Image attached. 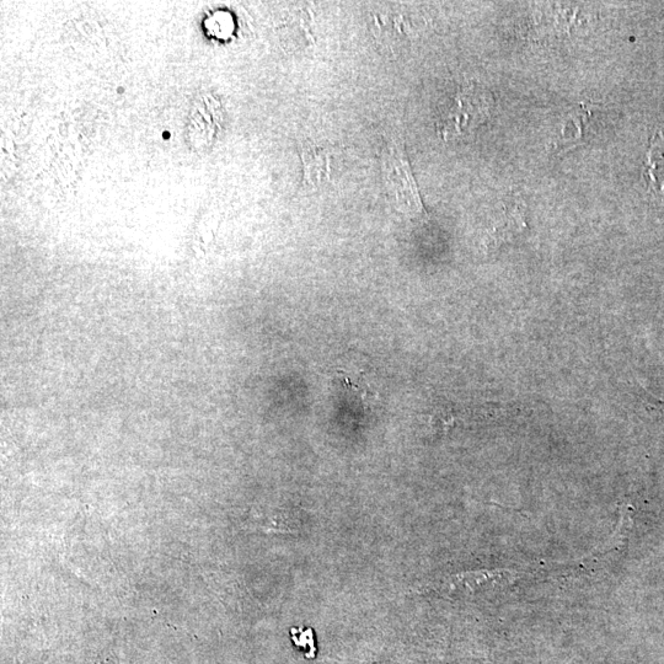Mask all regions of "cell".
Returning <instances> with one entry per match:
<instances>
[{
  "label": "cell",
  "instance_id": "cell-3",
  "mask_svg": "<svg viewBox=\"0 0 664 664\" xmlns=\"http://www.w3.org/2000/svg\"><path fill=\"white\" fill-rule=\"evenodd\" d=\"M523 575L524 572L512 569L465 571L444 578L438 589L458 596H473L483 589L510 586Z\"/></svg>",
  "mask_w": 664,
  "mask_h": 664
},
{
  "label": "cell",
  "instance_id": "cell-1",
  "mask_svg": "<svg viewBox=\"0 0 664 664\" xmlns=\"http://www.w3.org/2000/svg\"><path fill=\"white\" fill-rule=\"evenodd\" d=\"M494 105V95L483 85L460 84L439 106L438 135L447 142L468 138L490 119Z\"/></svg>",
  "mask_w": 664,
  "mask_h": 664
},
{
  "label": "cell",
  "instance_id": "cell-2",
  "mask_svg": "<svg viewBox=\"0 0 664 664\" xmlns=\"http://www.w3.org/2000/svg\"><path fill=\"white\" fill-rule=\"evenodd\" d=\"M385 190L396 210L409 217L425 213L403 142L399 139L385 144L382 157Z\"/></svg>",
  "mask_w": 664,
  "mask_h": 664
},
{
  "label": "cell",
  "instance_id": "cell-6",
  "mask_svg": "<svg viewBox=\"0 0 664 664\" xmlns=\"http://www.w3.org/2000/svg\"><path fill=\"white\" fill-rule=\"evenodd\" d=\"M501 226L496 229L495 237L498 240L510 239L514 234L522 232L527 227L526 214H524L522 205L517 202H508L503 212Z\"/></svg>",
  "mask_w": 664,
  "mask_h": 664
},
{
  "label": "cell",
  "instance_id": "cell-5",
  "mask_svg": "<svg viewBox=\"0 0 664 664\" xmlns=\"http://www.w3.org/2000/svg\"><path fill=\"white\" fill-rule=\"evenodd\" d=\"M644 178L652 194L664 196V135L662 132H657L650 139Z\"/></svg>",
  "mask_w": 664,
  "mask_h": 664
},
{
  "label": "cell",
  "instance_id": "cell-8",
  "mask_svg": "<svg viewBox=\"0 0 664 664\" xmlns=\"http://www.w3.org/2000/svg\"><path fill=\"white\" fill-rule=\"evenodd\" d=\"M122 91H125V89L119 88V93H122Z\"/></svg>",
  "mask_w": 664,
  "mask_h": 664
},
{
  "label": "cell",
  "instance_id": "cell-4",
  "mask_svg": "<svg viewBox=\"0 0 664 664\" xmlns=\"http://www.w3.org/2000/svg\"><path fill=\"white\" fill-rule=\"evenodd\" d=\"M303 162V186L320 189L331 179L332 159L330 152L314 143L301 144Z\"/></svg>",
  "mask_w": 664,
  "mask_h": 664
},
{
  "label": "cell",
  "instance_id": "cell-7",
  "mask_svg": "<svg viewBox=\"0 0 664 664\" xmlns=\"http://www.w3.org/2000/svg\"><path fill=\"white\" fill-rule=\"evenodd\" d=\"M652 401H650L649 406L651 409L662 412L664 415V400L656 398V396L650 395Z\"/></svg>",
  "mask_w": 664,
  "mask_h": 664
}]
</instances>
